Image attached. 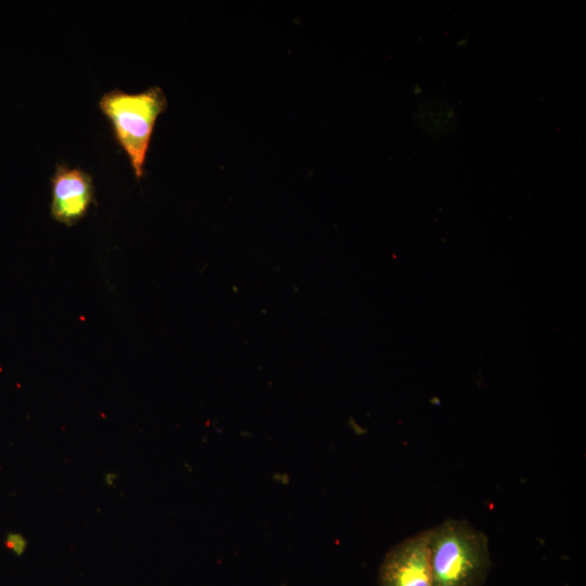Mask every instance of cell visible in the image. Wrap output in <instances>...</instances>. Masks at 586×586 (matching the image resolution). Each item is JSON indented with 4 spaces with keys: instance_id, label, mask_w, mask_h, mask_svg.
<instances>
[{
    "instance_id": "6da1fadb",
    "label": "cell",
    "mask_w": 586,
    "mask_h": 586,
    "mask_svg": "<svg viewBox=\"0 0 586 586\" xmlns=\"http://www.w3.org/2000/svg\"><path fill=\"white\" fill-rule=\"evenodd\" d=\"M430 565L434 586H482L492 566L487 536L466 520L431 527Z\"/></svg>"
},
{
    "instance_id": "7a4b0ae2",
    "label": "cell",
    "mask_w": 586,
    "mask_h": 586,
    "mask_svg": "<svg viewBox=\"0 0 586 586\" xmlns=\"http://www.w3.org/2000/svg\"><path fill=\"white\" fill-rule=\"evenodd\" d=\"M99 107L107 118L116 142L127 155L133 174L140 179L155 123L167 107L164 91L160 87H150L137 93L113 89L100 98Z\"/></svg>"
},
{
    "instance_id": "3957f363",
    "label": "cell",
    "mask_w": 586,
    "mask_h": 586,
    "mask_svg": "<svg viewBox=\"0 0 586 586\" xmlns=\"http://www.w3.org/2000/svg\"><path fill=\"white\" fill-rule=\"evenodd\" d=\"M431 527L395 545L379 571V586H434L430 565Z\"/></svg>"
},
{
    "instance_id": "277c9868",
    "label": "cell",
    "mask_w": 586,
    "mask_h": 586,
    "mask_svg": "<svg viewBox=\"0 0 586 586\" xmlns=\"http://www.w3.org/2000/svg\"><path fill=\"white\" fill-rule=\"evenodd\" d=\"M51 182L53 219L66 226L76 224L87 214L93 201L92 177L81 168L58 164Z\"/></svg>"
},
{
    "instance_id": "5b68a950",
    "label": "cell",
    "mask_w": 586,
    "mask_h": 586,
    "mask_svg": "<svg viewBox=\"0 0 586 586\" xmlns=\"http://www.w3.org/2000/svg\"><path fill=\"white\" fill-rule=\"evenodd\" d=\"M5 546L13 553L22 556L27 548V539L20 533L11 532L5 536Z\"/></svg>"
},
{
    "instance_id": "8992f818",
    "label": "cell",
    "mask_w": 586,
    "mask_h": 586,
    "mask_svg": "<svg viewBox=\"0 0 586 586\" xmlns=\"http://www.w3.org/2000/svg\"><path fill=\"white\" fill-rule=\"evenodd\" d=\"M118 480V474L114 471H107L103 475V482L106 486L113 487L115 486L116 482Z\"/></svg>"
}]
</instances>
